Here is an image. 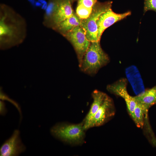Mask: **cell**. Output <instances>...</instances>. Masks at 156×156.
<instances>
[{"label":"cell","mask_w":156,"mask_h":156,"mask_svg":"<svg viewBox=\"0 0 156 156\" xmlns=\"http://www.w3.org/2000/svg\"><path fill=\"white\" fill-rule=\"evenodd\" d=\"M85 131L83 123L77 124L62 122L51 128L52 135L62 142L72 145H80L85 141Z\"/></svg>","instance_id":"6da1fadb"},{"label":"cell","mask_w":156,"mask_h":156,"mask_svg":"<svg viewBox=\"0 0 156 156\" xmlns=\"http://www.w3.org/2000/svg\"><path fill=\"white\" fill-rule=\"evenodd\" d=\"M92 9L88 8L80 5H77L76 14L81 20L87 18L90 14Z\"/></svg>","instance_id":"2e32d148"},{"label":"cell","mask_w":156,"mask_h":156,"mask_svg":"<svg viewBox=\"0 0 156 156\" xmlns=\"http://www.w3.org/2000/svg\"><path fill=\"white\" fill-rule=\"evenodd\" d=\"M78 5H82L88 8L92 9L98 1L97 0H77Z\"/></svg>","instance_id":"ac0fdd59"},{"label":"cell","mask_w":156,"mask_h":156,"mask_svg":"<svg viewBox=\"0 0 156 156\" xmlns=\"http://www.w3.org/2000/svg\"><path fill=\"white\" fill-rule=\"evenodd\" d=\"M127 80L125 79H122L108 86L107 88L110 92L120 96L124 99L128 110L132 117L136 105V102L134 96H131L128 93L127 90Z\"/></svg>","instance_id":"52a82bcc"},{"label":"cell","mask_w":156,"mask_h":156,"mask_svg":"<svg viewBox=\"0 0 156 156\" xmlns=\"http://www.w3.org/2000/svg\"><path fill=\"white\" fill-rule=\"evenodd\" d=\"M126 73L135 93L137 95L144 92L142 80L137 68L134 66L129 67L126 69Z\"/></svg>","instance_id":"8fae6325"},{"label":"cell","mask_w":156,"mask_h":156,"mask_svg":"<svg viewBox=\"0 0 156 156\" xmlns=\"http://www.w3.org/2000/svg\"><path fill=\"white\" fill-rule=\"evenodd\" d=\"M134 97L136 103L140 104L147 113L149 108L156 104V85Z\"/></svg>","instance_id":"7c38bea8"},{"label":"cell","mask_w":156,"mask_h":156,"mask_svg":"<svg viewBox=\"0 0 156 156\" xmlns=\"http://www.w3.org/2000/svg\"><path fill=\"white\" fill-rule=\"evenodd\" d=\"M38 1L40 2L42 4L46 2L45 0H38Z\"/></svg>","instance_id":"603a6c76"},{"label":"cell","mask_w":156,"mask_h":156,"mask_svg":"<svg viewBox=\"0 0 156 156\" xmlns=\"http://www.w3.org/2000/svg\"><path fill=\"white\" fill-rule=\"evenodd\" d=\"M107 96L101 91L95 90L92 94L93 101L90 109L82 122L84 129H88L89 124Z\"/></svg>","instance_id":"30bf717a"},{"label":"cell","mask_w":156,"mask_h":156,"mask_svg":"<svg viewBox=\"0 0 156 156\" xmlns=\"http://www.w3.org/2000/svg\"><path fill=\"white\" fill-rule=\"evenodd\" d=\"M148 10L156 12V0H145L144 1V13Z\"/></svg>","instance_id":"e0dca14e"},{"label":"cell","mask_w":156,"mask_h":156,"mask_svg":"<svg viewBox=\"0 0 156 156\" xmlns=\"http://www.w3.org/2000/svg\"><path fill=\"white\" fill-rule=\"evenodd\" d=\"M57 0H49L44 16L46 23H50L57 8Z\"/></svg>","instance_id":"9a60e30c"},{"label":"cell","mask_w":156,"mask_h":156,"mask_svg":"<svg viewBox=\"0 0 156 156\" xmlns=\"http://www.w3.org/2000/svg\"><path fill=\"white\" fill-rule=\"evenodd\" d=\"M112 2L97 1L87 18L81 20L80 26L83 29L87 39L90 42L98 41L97 21L103 13L111 8Z\"/></svg>","instance_id":"3957f363"},{"label":"cell","mask_w":156,"mask_h":156,"mask_svg":"<svg viewBox=\"0 0 156 156\" xmlns=\"http://www.w3.org/2000/svg\"><path fill=\"white\" fill-rule=\"evenodd\" d=\"M31 5L34 7H35V4L36 1L35 0H28Z\"/></svg>","instance_id":"44dd1931"},{"label":"cell","mask_w":156,"mask_h":156,"mask_svg":"<svg viewBox=\"0 0 156 156\" xmlns=\"http://www.w3.org/2000/svg\"><path fill=\"white\" fill-rule=\"evenodd\" d=\"M81 20L75 13L70 17L58 24L53 28L58 31L63 35L80 26Z\"/></svg>","instance_id":"4fadbf2b"},{"label":"cell","mask_w":156,"mask_h":156,"mask_svg":"<svg viewBox=\"0 0 156 156\" xmlns=\"http://www.w3.org/2000/svg\"><path fill=\"white\" fill-rule=\"evenodd\" d=\"M109 60L108 55L101 47L100 41L90 42L80 67L84 72L93 75L107 64Z\"/></svg>","instance_id":"7a4b0ae2"},{"label":"cell","mask_w":156,"mask_h":156,"mask_svg":"<svg viewBox=\"0 0 156 156\" xmlns=\"http://www.w3.org/2000/svg\"><path fill=\"white\" fill-rule=\"evenodd\" d=\"M147 114L142 106L139 103H136L132 118L138 127L141 128L143 127L144 116Z\"/></svg>","instance_id":"5bb4252c"},{"label":"cell","mask_w":156,"mask_h":156,"mask_svg":"<svg viewBox=\"0 0 156 156\" xmlns=\"http://www.w3.org/2000/svg\"><path fill=\"white\" fill-rule=\"evenodd\" d=\"M42 4L38 1H36L35 3V7H42Z\"/></svg>","instance_id":"7402d4cb"},{"label":"cell","mask_w":156,"mask_h":156,"mask_svg":"<svg viewBox=\"0 0 156 156\" xmlns=\"http://www.w3.org/2000/svg\"><path fill=\"white\" fill-rule=\"evenodd\" d=\"M76 0H57V8L50 22L53 28L74 14L72 5Z\"/></svg>","instance_id":"9c48e42d"},{"label":"cell","mask_w":156,"mask_h":156,"mask_svg":"<svg viewBox=\"0 0 156 156\" xmlns=\"http://www.w3.org/2000/svg\"><path fill=\"white\" fill-rule=\"evenodd\" d=\"M131 14V12L129 11L123 13H116L114 12L111 8L102 14L96 23L98 41H100L101 36L105 29Z\"/></svg>","instance_id":"ba28073f"},{"label":"cell","mask_w":156,"mask_h":156,"mask_svg":"<svg viewBox=\"0 0 156 156\" xmlns=\"http://www.w3.org/2000/svg\"><path fill=\"white\" fill-rule=\"evenodd\" d=\"M115 112L112 101L107 96L90 122L88 129L103 125L114 116Z\"/></svg>","instance_id":"5b68a950"},{"label":"cell","mask_w":156,"mask_h":156,"mask_svg":"<svg viewBox=\"0 0 156 156\" xmlns=\"http://www.w3.org/2000/svg\"><path fill=\"white\" fill-rule=\"evenodd\" d=\"M47 5L48 3L46 1L44 3L42 4V6L41 7V8L42 10H45L47 7Z\"/></svg>","instance_id":"ffe728a7"},{"label":"cell","mask_w":156,"mask_h":156,"mask_svg":"<svg viewBox=\"0 0 156 156\" xmlns=\"http://www.w3.org/2000/svg\"><path fill=\"white\" fill-rule=\"evenodd\" d=\"M26 147L22 143L20 132L16 129L11 136L2 145L0 148L1 156H18L23 152Z\"/></svg>","instance_id":"8992f818"},{"label":"cell","mask_w":156,"mask_h":156,"mask_svg":"<svg viewBox=\"0 0 156 156\" xmlns=\"http://www.w3.org/2000/svg\"><path fill=\"white\" fill-rule=\"evenodd\" d=\"M0 113L2 115H5L6 113L7 110L4 105L2 102H1Z\"/></svg>","instance_id":"d6986e66"},{"label":"cell","mask_w":156,"mask_h":156,"mask_svg":"<svg viewBox=\"0 0 156 156\" xmlns=\"http://www.w3.org/2000/svg\"><path fill=\"white\" fill-rule=\"evenodd\" d=\"M63 36L70 42L74 47L80 67L83 56L90 42L87 39L85 32L80 26L76 27Z\"/></svg>","instance_id":"277c9868"}]
</instances>
